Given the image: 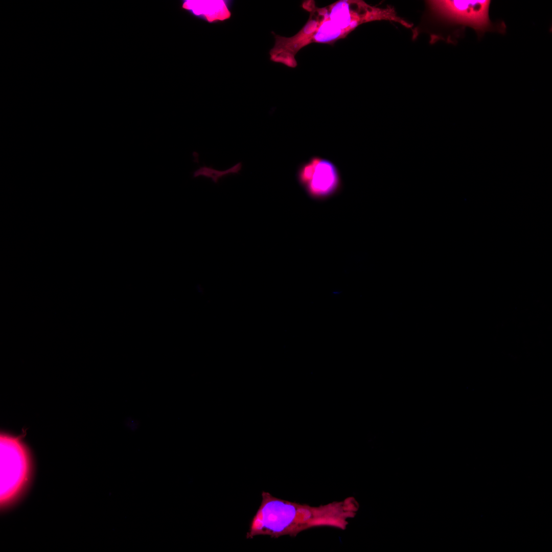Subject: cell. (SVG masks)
<instances>
[{
	"mask_svg": "<svg viewBox=\"0 0 552 552\" xmlns=\"http://www.w3.org/2000/svg\"><path fill=\"white\" fill-rule=\"evenodd\" d=\"M302 7L309 16L296 34L288 37L272 32L275 42L269 51L271 61L294 68L296 54L309 44L332 45L366 22L385 19L401 21L390 8L372 6L360 0H338L323 7L316 6L314 1L306 0Z\"/></svg>",
	"mask_w": 552,
	"mask_h": 552,
	"instance_id": "6da1fadb",
	"label": "cell"
},
{
	"mask_svg": "<svg viewBox=\"0 0 552 552\" xmlns=\"http://www.w3.org/2000/svg\"><path fill=\"white\" fill-rule=\"evenodd\" d=\"M1 501L7 503L22 489L27 480L30 469L28 451L17 436L1 433Z\"/></svg>",
	"mask_w": 552,
	"mask_h": 552,
	"instance_id": "277c9868",
	"label": "cell"
},
{
	"mask_svg": "<svg viewBox=\"0 0 552 552\" xmlns=\"http://www.w3.org/2000/svg\"><path fill=\"white\" fill-rule=\"evenodd\" d=\"M234 1L231 0H186L181 8L190 14L209 24H216L229 19Z\"/></svg>",
	"mask_w": 552,
	"mask_h": 552,
	"instance_id": "8992f818",
	"label": "cell"
},
{
	"mask_svg": "<svg viewBox=\"0 0 552 552\" xmlns=\"http://www.w3.org/2000/svg\"><path fill=\"white\" fill-rule=\"evenodd\" d=\"M242 163H238L228 169L224 170H219L211 167H202L195 171L193 174L194 177L204 176L211 180L215 183H217L222 177L232 174L239 173L242 169Z\"/></svg>",
	"mask_w": 552,
	"mask_h": 552,
	"instance_id": "52a82bcc",
	"label": "cell"
},
{
	"mask_svg": "<svg viewBox=\"0 0 552 552\" xmlns=\"http://www.w3.org/2000/svg\"><path fill=\"white\" fill-rule=\"evenodd\" d=\"M359 504L352 496L319 506L284 500L263 491L262 500L252 518L247 539L259 535L278 538L296 537L314 527H330L344 530L355 517Z\"/></svg>",
	"mask_w": 552,
	"mask_h": 552,
	"instance_id": "7a4b0ae2",
	"label": "cell"
},
{
	"mask_svg": "<svg viewBox=\"0 0 552 552\" xmlns=\"http://www.w3.org/2000/svg\"><path fill=\"white\" fill-rule=\"evenodd\" d=\"M342 187L340 172L331 160L319 156L310 178L303 187L316 200H326L338 193Z\"/></svg>",
	"mask_w": 552,
	"mask_h": 552,
	"instance_id": "5b68a950",
	"label": "cell"
},
{
	"mask_svg": "<svg viewBox=\"0 0 552 552\" xmlns=\"http://www.w3.org/2000/svg\"><path fill=\"white\" fill-rule=\"evenodd\" d=\"M491 1H431L428 2L432 17L443 33L439 39L454 43L467 28L472 29L477 38L488 32L504 34L507 26L501 20L490 17Z\"/></svg>",
	"mask_w": 552,
	"mask_h": 552,
	"instance_id": "3957f363",
	"label": "cell"
}]
</instances>
